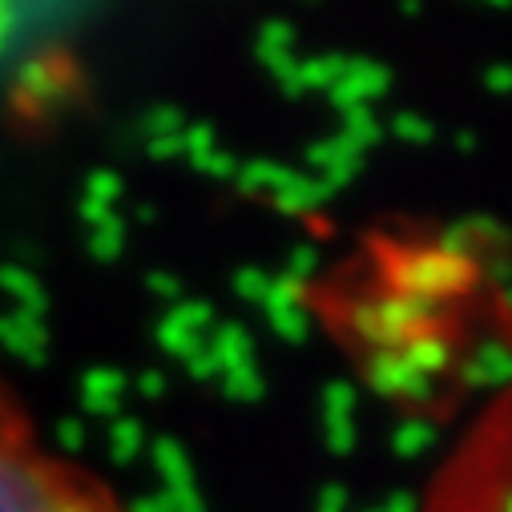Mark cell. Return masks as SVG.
Masks as SVG:
<instances>
[{
	"label": "cell",
	"instance_id": "7a4b0ae2",
	"mask_svg": "<svg viewBox=\"0 0 512 512\" xmlns=\"http://www.w3.org/2000/svg\"><path fill=\"white\" fill-rule=\"evenodd\" d=\"M424 512H512V383L480 408L440 460Z\"/></svg>",
	"mask_w": 512,
	"mask_h": 512
},
{
	"label": "cell",
	"instance_id": "6da1fadb",
	"mask_svg": "<svg viewBox=\"0 0 512 512\" xmlns=\"http://www.w3.org/2000/svg\"><path fill=\"white\" fill-rule=\"evenodd\" d=\"M0 512H125L117 492L57 452L0 379Z\"/></svg>",
	"mask_w": 512,
	"mask_h": 512
}]
</instances>
